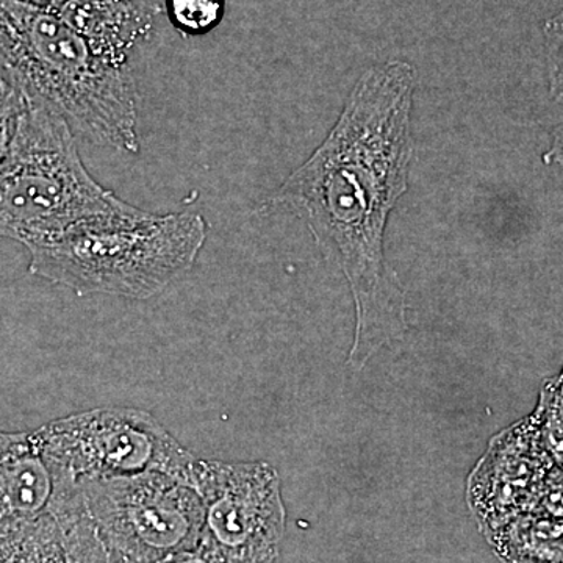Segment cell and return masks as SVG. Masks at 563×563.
Returning a JSON list of instances; mask_svg holds the SVG:
<instances>
[{"label": "cell", "mask_w": 563, "mask_h": 563, "mask_svg": "<svg viewBox=\"0 0 563 563\" xmlns=\"http://www.w3.org/2000/svg\"><path fill=\"white\" fill-rule=\"evenodd\" d=\"M417 80L409 62L366 69L331 132L273 198L306 222L325 261L350 284L355 332L347 363L354 369L407 332V292L385 261L384 236L409 190Z\"/></svg>", "instance_id": "cell-1"}, {"label": "cell", "mask_w": 563, "mask_h": 563, "mask_svg": "<svg viewBox=\"0 0 563 563\" xmlns=\"http://www.w3.org/2000/svg\"><path fill=\"white\" fill-rule=\"evenodd\" d=\"M0 70L96 146L140 151L139 95L129 66L111 62L54 10L0 0Z\"/></svg>", "instance_id": "cell-2"}, {"label": "cell", "mask_w": 563, "mask_h": 563, "mask_svg": "<svg viewBox=\"0 0 563 563\" xmlns=\"http://www.w3.org/2000/svg\"><path fill=\"white\" fill-rule=\"evenodd\" d=\"M209 235L198 213H151L81 224L27 244L29 272L79 296L150 299L191 272Z\"/></svg>", "instance_id": "cell-3"}, {"label": "cell", "mask_w": 563, "mask_h": 563, "mask_svg": "<svg viewBox=\"0 0 563 563\" xmlns=\"http://www.w3.org/2000/svg\"><path fill=\"white\" fill-rule=\"evenodd\" d=\"M141 211L92 179L60 114L22 96L0 162V239L27 246L81 224Z\"/></svg>", "instance_id": "cell-4"}, {"label": "cell", "mask_w": 563, "mask_h": 563, "mask_svg": "<svg viewBox=\"0 0 563 563\" xmlns=\"http://www.w3.org/2000/svg\"><path fill=\"white\" fill-rule=\"evenodd\" d=\"M32 433L55 479L74 483L157 472L191 485L198 459L154 415L135 407L85 410Z\"/></svg>", "instance_id": "cell-5"}, {"label": "cell", "mask_w": 563, "mask_h": 563, "mask_svg": "<svg viewBox=\"0 0 563 563\" xmlns=\"http://www.w3.org/2000/svg\"><path fill=\"white\" fill-rule=\"evenodd\" d=\"M77 484L114 563H158L201 544L202 499L185 481L152 472Z\"/></svg>", "instance_id": "cell-6"}, {"label": "cell", "mask_w": 563, "mask_h": 563, "mask_svg": "<svg viewBox=\"0 0 563 563\" xmlns=\"http://www.w3.org/2000/svg\"><path fill=\"white\" fill-rule=\"evenodd\" d=\"M191 485L203 504V550L220 563L276 562L287 510L273 465L196 459Z\"/></svg>", "instance_id": "cell-7"}, {"label": "cell", "mask_w": 563, "mask_h": 563, "mask_svg": "<svg viewBox=\"0 0 563 563\" xmlns=\"http://www.w3.org/2000/svg\"><path fill=\"white\" fill-rule=\"evenodd\" d=\"M554 465L532 415L496 433L466 481V504L481 532L532 514Z\"/></svg>", "instance_id": "cell-8"}, {"label": "cell", "mask_w": 563, "mask_h": 563, "mask_svg": "<svg viewBox=\"0 0 563 563\" xmlns=\"http://www.w3.org/2000/svg\"><path fill=\"white\" fill-rule=\"evenodd\" d=\"M154 0H66L55 13L111 62L129 57L154 29Z\"/></svg>", "instance_id": "cell-9"}, {"label": "cell", "mask_w": 563, "mask_h": 563, "mask_svg": "<svg viewBox=\"0 0 563 563\" xmlns=\"http://www.w3.org/2000/svg\"><path fill=\"white\" fill-rule=\"evenodd\" d=\"M55 477L31 432H0V512L3 518L49 514Z\"/></svg>", "instance_id": "cell-10"}, {"label": "cell", "mask_w": 563, "mask_h": 563, "mask_svg": "<svg viewBox=\"0 0 563 563\" xmlns=\"http://www.w3.org/2000/svg\"><path fill=\"white\" fill-rule=\"evenodd\" d=\"M484 536L503 563H563V518L525 514Z\"/></svg>", "instance_id": "cell-11"}, {"label": "cell", "mask_w": 563, "mask_h": 563, "mask_svg": "<svg viewBox=\"0 0 563 563\" xmlns=\"http://www.w3.org/2000/svg\"><path fill=\"white\" fill-rule=\"evenodd\" d=\"M0 563H74L73 551L54 515L3 518Z\"/></svg>", "instance_id": "cell-12"}, {"label": "cell", "mask_w": 563, "mask_h": 563, "mask_svg": "<svg viewBox=\"0 0 563 563\" xmlns=\"http://www.w3.org/2000/svg\"><path fill=\"white\" fill-rule=\"evenodd\" d=\"M532 417L548 454L563 466V373L543 385Z\"/></svg>", "instance_id": "cell-13"}, {"label": "cell", "mask_w": 563, "mask_h": 563, "mask_svg": "<svg viewBox=\"0 0 563 563\" xmlns=\"http://www.w3.org/2000/svg\"><path fill=\"white\" fill-rule=\"evenodd\" d=\"M165 10L181 36H203L221 24L225 0H165Z\"/></svg>", "instance_id": "cell-14"}, {"label": "cell", "mask_w": 563, "mask_h": 563, "mask_svg": "<svg viewBox=\"0 0 563 563\" xmlns=\"http://www.w3.org/2000/svg\"><path fill=\"white\" fill-rule=\"evenodd\" d=\"M543 32L550 92L555 101H561L563 99V10L547 22Z\"/></svg>", "instance_id": "cell-15"}, {"label": "cell", "mask_w": 563, "mask_h": 563, "mask_svg": "<svg viewBox=\"0 0 563 563\" xmlns=\"http://www.w3.org/2000/svg\"><path fill=\"white\" fill-rule=\"evenodd\" d=\"M533 514L563 518V466L554 465L548 473Z\"/></svg>", "instance_id": "cell-16"}, {"label": "cell", "mask_w": 563, "mask_h": 563, "mask_svg": "<svg viewBox=\"0 0 563 563\" xmlns=\"http://www.w3.org/2000/svg\"><path fill=\"white\" fill-rule=\"evenodd\" d=\"M547 165L558 166L563 172V124L553 132L550 150L543 155Z\"/></svg>", "instance_id": "cell-17"}, {"label": "cell", "mask_w": 563, "mask_h": 563, "mask_svg": "<svg viewBox=\"0 0 563 563\" xmlns=\"http://www.w3.org/2000/svg\"><path fill=\"white\" fill-rule=\"evenodd\" d=\"M158 563H220L217 559L213 558L209 553V551L203 550L201 544H199L196 550L188 551V553L174 555L172 559H166V561Z\"/></svg>", "instance_id": "cell-18"}, {"label": "cell", "mask_w": 563, "mask_h": 563, "mask_svg": "<svg viewBox=\"0 0 563 563\" xmlns=\"http://www.w3.org/2000/svg\"><path fill=\"white\" fill-rule=\"evenodd\" d=\"M76 563H114L113 559L102 544H95L88 548L77 558Z\"/></svg>", "instance_id": "cell-19"}, {"label": "cell", "mask_w": 563, "mask_h": 563, "mask_svg": "<svg viewBox=\"0 0 563 563\" xmlns=\"http://www.w3.org/2000/svg\"><path fill=\"white\" fill-rule=\"evenodd\" d=\"M27 2L35 3V5L44 7V9L58 10L66 2V0H27Z\"/></svg>", "instance_id": "cell-20"}, {"label": "cell", "mask_w": 563, "mask_h": 563, "mask_svg": "<svg viewBox=\"0 0 563 563\" xmlns=\"http://www.w3.org/2000/svg\"><path fill=\"white\" fill-rule=\"evenodd\" d=\"M0 521H2V512H0Z\"/></svg>", "instance_id": "cell-21"}, {"label": "cell", "mask_w": 563, "mask_h": 563, "mask_svg": "<svg viewBox=\"0 0 563 563\" xmlns=\"http://www.w3.org/2000/svg\"><path fill=\"white\" fill-rule=\"evenodd\" d=\"M563 373V372H562Z\"/></svg>", "instance_id": "cell-22"}]
</instances>
